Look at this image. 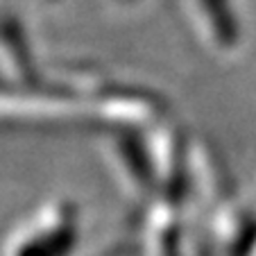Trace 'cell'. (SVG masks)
<instances>
[{
	"label": "cell",
	"instance_id": "obj_1",
	"mask_svg": "<svg viewBox=\"0 0 256 256\" xmlns=\"http://www.w3.org/2000/svg\"><path fill=\"white\" fill-rule=\"evenodd\" d=\"M78 234V211L72 204L52 202L12 234L7 256H70Z\"/></svg>",
	"mask_w": 256,
	"mask_h": 256
}]
</instances>
